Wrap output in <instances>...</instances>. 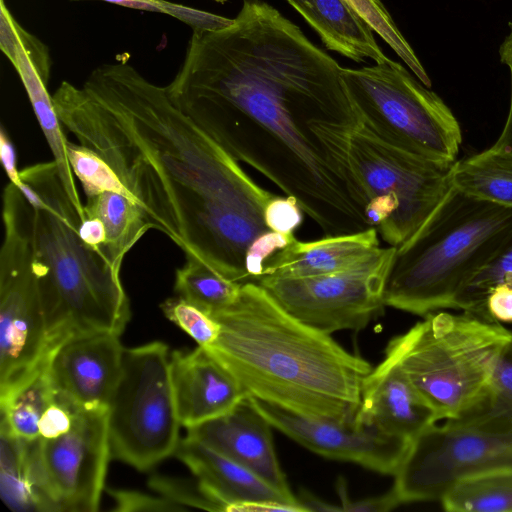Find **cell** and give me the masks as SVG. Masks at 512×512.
<instances>
[{"label": "cell", "instance_id": "obj_1", "mask_svg": "<svg viewBox=\"0 0 512 512\" xmlns=\"http://www.w3.org/2000/svg\"><path fill=\"white\" fill-rule=\"evenodd\" d=\"M342 68L276 8L248 0L227 27L193 30L167 89L230 155L335 236L371 228L354 178L316 134L359 124Z\"/></svg>", "mask_w": 512, "mask_h": 512}, {"label": "cell", "instance_id": "obj_2", "mask_svg": "<svg viewBox=\"0 0 512 512\" xmlns=\"http://www.w3.org/2000/svg\"><path fill=\"white\" fill-rule=\"evenodd\" d=\"M63 127L93 150L134 195L152 229L225 278L251 281L249 253L272 230L275 196L158 86L124 63L97 67L81 88L52 95Z\"/></svg>", "mask_w": 512, "mask_h": 512}, {"label": "cell", "instance_id": "obj_3", "mask_svg": "<svg viewBox=\"0 0 512 512\" xmlns=\"http://www.w3.org/2000/svg\"><path fill=\"white\" fill-rule=\"evenodd\" d=\"M209 315L220 333L205 348L249 397L307 417L354 420L373 368L367 360L294 317L256 281Z\"/></svg>", "mask_w": 512, "mask_h": 512}, {"label": "cell", "instance_id": "obj_4", "mask_svg": "<svg viewBox=\"0 0 512 512\" xmlns=\"http://www.w3.org/2000/svg\"><path fill=\"white\" fill-rule=\"evenodd\" d=\"M20 177L18 188L32 206L35 270L49 352L79 334L121 335L130 307L120 272L81 239V218L56 163L27 166Z\"/></svg>", "mask_w": 512, "mask_h": 512}, {"label": "cell", "instance_id": "obj_5", "mask_svg": "<svg viewBox=\"0 0 512 512\" xmlns=\"http://www.w3.org/2000/svg\"><path fill=\"white\" fill-rule=\"evenodd\" d=\"M512 243V208L453 185L417 231L396 247L385 305L426 316L454 309L466 285Z\"/></svg>", "mask_w": 512, "mask_h": 512}, {"label": "cell", "instance_id": "obj_6", "mask_svg": "<svg viewBox=\"0 0 512 512\" xmlns=\"http://www.w3.org/2000/svg\"><path fill=\"white\" fill-rule=\"evenodd\" d=\"M512 331L462 312H433L393 337L394 362L441 420H456L482 397Z\"/></svg>", "mask_w": 512, "mask_h": 512}, {"label": "cell", "instance_id": "obj_7", "mask_svg": "<svg viewBox=\"0 0 512 512\" xmlns=\"http://www.w3.org/2000/svg\"><path fill=\"white\" fill-rule=\"evenodd\" d=\"M328 146L345 163L366 200L367 223L389 246L406 242L452 186L454 164L417 156L358 124Z\"/></svg>", "mask_w": 512, "mask_h": 512}, {"label": "cell", "instance_id": "obj_8", "mask_svg": "<svg viewBox=\"0 0 512 512\" xmlns=\"http://www.w3.org/2000/svg\"><path fill=\"white\" fill-rule=\"evenodd\" d=\"M341 77L359 124L373 135L425 159L454 164L460 125L444 101L400 63L388 58Z\"/></svg>", "mask_w": 512, "mask_h": 512}, {"label": "cell", "instance_id": "obj_9", "mask_svg": "<svg viewBox=\"0 0 512 512\" xmlns=\"http://www.w3.org/2000/svg\"><path fill=\"white\" fill-rule=\"evenodd\" d=\"M0 250V402L49 362L45 319L35 270L32 206L9 182L3 191Z\"/></svg>", "mask_w": 512, "mask_h": 512}, {"label": "cell", "instance_id": "obj_10", "mask_svg": "<svg viewBox=\"0 0 512 512\" xmlns=\"http://www.w3.org/2000/svg\"><path fill=\"white\" fill-rule=\"evenodd\" d=\"M180 426L168 346L154 341L124 348L120 377L108 404L112 457L148 470L174 455Z\"/></svg>", "mask_w": 512, "mask_h": 512}, {"label": "cell", "instance_id": "obj_11", "mask_svg": "<svg viewBox=\"0 0 512 512\" xmlns=\"http://www.w3.org/2000/svg\"><path fill=\"white\" fill-rule=\"evenodd\" d=\"M396 247H381L361 263L304 278L256 280L286 311L328 334L360 330L384 309L385 287Z\"/></svg>", "mask_w": 512, "mask_h": 512}, {"label": "cell", "instance_id": "obj_12", "mask_svg": "<svg viewBox=\"0 0 512 512\" xmlns=\"http://www.w3.org/2000/svg\"><path fill=\"white\" fill-rule=\"evenodd\" d=\"M502 466H512V433L444 421L410 442L391 489L401 505L440 501L462 478Z\"/></svg>", "mask_w": 512, "mask_h": 512}, {"label": "cell", "instance_id": "obj_13", "mask_svg": "<svg viewBox=\"0 0 512 512\" xmlns=\"http://www.w3.org/2000/svg\"><path fill=\"white\" fill-rule=\"evenodd\" d=\"M35 473L50 512H94L111 455L108 407L77 406L71 427L29 441Z\"/></svg>", "mask_w": 512, "mask_h": 512}, {"label": "cell", "instance_id": "obj_14", "mask_svg": "<svg viewBox=\"0 0 512 512\" xmlns=\"http://www.w3.org/2000/svg\"><path fill=\"white\" fill-rule=\"evenodd\" d=\"M248 399L273 428L306 449L380 474L396 473L411 442L354 421L307 417L253 397Z\"/></svg>", "mask_w": 512, "mask_h": 512}, {"label": "cell", "instance_id": "obj_15", "mask_svg": "<svg viewBox=\"0 0 512 512\" xmlns=\"http://www.w3.org/2000/svg\"><path fill=\"white\" fill-rule=\"evenodd\" d=\"M120 334L73 336L50 354L48 371L55 390L82 407H108L121 373Z\"/></svg>", "mask_w": 512, "mask_h": 512}, {"label": "cell", "instance_id": "obj_16", "mask_svg": "<svg viewBox=\"0 0 512 512\" xmlns=\"http://www.w3.org/2000/svg\"><path fill=\"white\" fill-rule=\"evenodd\" d=\"M0 47L12 62L26 89L30 103L46 138L53 161L68 196L80 195L67 153L68 139L57 115L53 97L48 91L50 57L48 48L27 32L13 17L4 0L0 1Z\"/></svg>", "mask_w": 512, "mask_h": 512}, {"label": "cell", "instance_id": "obj_17", "mask_svg": "<svg viewBox=\"0 0 512 512\" xmlns=\"http://www.w3.org/2000/svg\"><path fill=\"white\" fill-rule=\"evenodd\" d=\"M272 428L247 397L226 414L187 429L186 436L243 465L288 497L298 499L280 466Z\"/></svg>", "mask_w": 512, "mask_h": 512}, {"label": "cell", "instance_id": "obj_18", "mask_svg": "<svg viewBox=\"0 0 512 512\" xmlns=\"http://www.w3.org/2000/svg\"><path fill=\"white\" fill-rule=\"evenodd\" d=\"M353 421L412 441L440 419L397 365L384 356L363 382Z\"/></svg>", "mask_w": 512, "mask_h": 512}, {"label": "cell", "instance_id": "obj_19", "mask_svg": "<svg viewBox=\"0 0 512 512\" xmlns=\"http://www.w3.org/2000/svg\"><path fill=\"white\" fill-rule=\"evenodd\" d=\"M170 377L178 418L186 429L226 414L249 397L203 346L172 352Z\"/></svg>", "mask_w": 512, "mask_h": 512}, {"label": "cell", "instance_id": "obj_20", "mask_svg": "<svg viewBox=\"0 0 512 512\" xmlns=\"http://www.w3.org/2000/svg\"><path fill=\"white\" fill-rule=\"evenodd\" d=\"M174 455L195 475L203 493L219 511L241 512L255 503H287L306 511L299 499L285 495L262 477L209 446L186 436Z\"/></svg>", "mask_w": 512, "mask_h": 512}, {"label": "cell", "instance_id": "obj_21", "mask_svg": "<svg viewBox=\"0 0 512 512\" xmlns=\"http://www.w3.org/2000/svg\"><path fill=\"white\" fill-rule=\"evenodd\" d=\"M378 234L371 227L314 241L295 238L266 262L261 277L304 278L351 268L381 248Z\"/></svg>", "mask_w": 512, "mask_h": 512}, {"label": "cell", "instance_id": "obj_22", "mask_svg": "<svg viewBox=\"0 0 512 512\" xmlns=\"http://www.w3.org/2000/svg\"><path fill=\"white\" fill-rule=\"evenodd\" d=\"M316 31L325 46L355 62L388 59L372 28L344 0H286Z\"/></svg>", "mask_w": 512, "mask_h": 512}, {"label": "cell", "instance_id": "obj_23", "mask_svg": "<svg viewBox=\"0 0 512 512\" xmlns=\"http://www.w3.org/2000/svg\"><path fill=\"white\" fill-rule=\"evenodd\" d=\"M84 211L86 217H95L103 222L107 233L105 258L121 272L125 255L152 229L142 208L134 199L107 190L87 197Z\"/></svg>", "mask_w": 512, "mask_h": 512}, {"label": "cell", "instance_id": "obj_24", "mask_svg": "<svg viewBox=\"0 0 512 512\" xmlns=\"http://www.w3.org/2000/svg\"><path fill=\"white\" fill-rule=\"evenodd\" d=\"M1 498L17 512H50L31 457L30 443L0 429Z\"/></svg>", "mask_w": 512, "mask_h": 512}, {"label": "cell", "instance_id": "obj_25", "mask_svg": "<svg viewBox=\"0 0 512 512\" xmlns=\"http://www.w3.org/2000/svg\"><path fill=\"white\" fill-rule=\"evenodd\" d=\"M452 185L477 199L512 208V156L491 147L452 168Z\"/></svg>", "mask_w": 512, "mask_h": 512}, {"label": "cell", "instance_id": "obj_26", "mask_svg": "<svg viewBox=\"0 0 512 512\" xmlns=\"http://www.w3.org/2000/svg\"><path fill=\"white\" fill-rule=\"evenodd\" d=\"M440 502L449 512H512V466L466 476Z\"/></svg>", "mask_w": 512, "mask_h": 512}, {"label": "cell", "instance_id": "obj_27", "mask_svg": "<svg viewBox=\"0 0 512 512\" xmlns=\"http://www.w3.org/2000/svg\"><path fill=\"white\" fill-rule=\"evenodd\" d=\"M445 421L489 432L512 433V338L479 401L460 418Z\"/></svg>", "mask_w": 512, "mask_h": 512}, {"label": "cell", "instance_id": "obj_28", "mask_svg": "<svg viewBox=\"0 0 512 512\" xmlns=\"http://www.w3.org/2000/svg\"><path fill=\"white\" fill-rule=\"evenodd\" d=\"M55 396L47 364L27 384L0 402V429L26 441L35 440L40 418Z\"/></svg>", "mask_w": 512, "mask_h": 512}, {"label": "cell", "instance_id": "obj_29", "mask_svg": "<svg viewBox=\"0 0 512 512\" xmlns=\"http://www.w3.org/2000/svg\"><path fill=\"white\" fill-rule=\"evenodd\" d=\"M243 284L225 278L195 258H186L176 271L174 288L178 297L211 314L231 305Z\"/></svg>", "mask_w": 512, "mask_h": 512}, {"label": "cell", "instance_id": "obj_30", "mask_svg": "<svg viewBox=\"0 0 512 512\" xmlns=\"http://www.w3.org/2000/svg\"><path fill=\"white\" fill-rule=\"evenodd\" d=\"M388 46L425 86L431 80L411 45L407 42L381 0H344Z\"/></svg>", "mask_w": 512, "mask_h": 512}, {"label": "cell", "instance_id": "obj_31", "mask_svg": "<svg viewBox=\"0 0 512 512\" xmlns=\"http://www.w3.org/2000/svg\"><path fill=\"white\" fill-rule=\"evenodd\" d=\"M66 153L71 169L80 180L86 197L109 190L124 194L136 201L117 173L96 152L81 144L67 141Z\"/></svg>", "mask_w": 512, "mask_h": 512}, {"label": "cell", "instance_id": "obj_32", "mask_svg": "<svg viewBox=\"0 0 512 512\" xmlns=\"http://www.w3.org/2000/svg\"><path fill=\"white\" fill-rule=\"evenodd\" d=\"M499 285L512 287V243L466 285L455 299L454 309L491 321L485 299L488 292Z\"/></svg>", "mask_w": 512, "mask_h": 512}, {"label": "cell", "instance_id": "obj_33", "mask_svg": "<svg viewBox=\"0 0 512 512\" xmlns=\"http://www.w3.org/2000/svg\"><path fill=\"white\" fill-rule=\"evenodd\" d=\"M165 316L184 330L199 346L213 344L219 336V324L206 312L180 297L161 304Z\"/></svg>", "mask_w": 512, "mask_h": 512}, {"label": "cell", "instance_id": "obj_34", "mask_svg": "<svg viewBox=\"0 0 512 512\" xmlns=\"http://www.w3.org/2000/svg\"><path fill=\"white\" fill-rule=\"evenodd\" d=\"M149 485L158 495L184 509L192 507L219 511L218 507L203 493L198 482L193 484L178 478L156 475L150 479Z\"/></svg>", "mask_w": 512, "mask_h": 512}, {"label": "cell", "instance_id": "obj_35", "mask_svg": "<svg viewBox=\"0 0 512 512\" xmlns=\"http://www.w3.org/2000/svg\"><path fill=\"white\" fill-rule=\"evenodd\" d=\"M303 213L295 198L275 195L266 205L265 223L272 231L294 235L302 223Z\"/></svg>", "mask_w": 512, "mask_h": 512}, {"label": "cell", "instance_id": "obj_36", "mask_svg": "<svg viewBox=\"0 0 512 512\" xmlns=\"http://www.w3.org/2000/svg\"><path fill=\"white\" fill-rule=\"evenodd\" d=\"M108 493L114 500L113 511H183V507L172 503L162 496H151L133 490L110 489Z\"/></svg>", "mask_w": 512, "mask_h": 512}, {"label": "cell", "instance_id": "obj_37", "mask_svg": "<svg viewBox=\"0 0 512 512\" xmlns=\"http://www.w3.org/2000/svg\"><path fill=\"white\" fill-rule=\"evenodd\" d=\"M337 489L340 499V511L385 512L393 510L401 505L392 489L380 496L369 497L357 501H353L348 497L346 483L343 479L338 481Z\"/></svg>", "mask_w": 512, "mask_h": 512}, {"label": "cell", "instance_id": "obj_38", "mask_svg": "<svg viewBox=\"0 0 512 512\" xmlns=\"http://www.w3.org/2000/svg\"><path fill=\"white\" fill-rule=\"evenodd\" d=\"M499 56L501 62L508 67L510 73V104L501 134L491 148L512 156V21L509 22L508 35L500 45Z\"/></svg>", "mask_w": 512, "mask_h": 512}, {"label": "cell", "instance_id": "obj_39", "mask_svg": "<svg viewBox=\"0 0 512 512\" xmlns=\"http://www.w3.org/2000/svg\"><path fill=\"white\" fill-rule=\"evenodd\" d=\"M128 8L161 12L173 16L186 24H189L194 15V8L165 0H101Z\"/></svg>", "mask_w": 512, "mask_h": 512}, {"label": "cell", "instance_id": "obj_40", "mask_svg": "<svg viewBox=\"0 0 512 512\" xmlns=\"http://www.w3.org/2000/svg\"><path fill=\"white\" fill-rule=\"evenodd\" d=\"M485 308L491 321L512 323V287L499 285L492 288L486 296Z\"/></svg>", "mask_w": 512, "mask_h": 512}, {"label": "cell", "instance_id": "obj_41", "mask_svg": "<svg viewBox=\"0 0 512 512\" xmlns=\"http://www.w3.org/2000/svg\"><path fill=\"white\" fill-rule=\"evenodd\" d=\"M81 239L104 257L107 233L103 222L95 217H86L79 226ZM110 264V263H109Z\"/></svg>", "mask_w": 512, "mask_h": 512}, {"label": "cell", "instance_id": "obj_42", "mask_svg": "<svg viewBox=\"0 0 512 512\" xmlns=\"http://www.w3.org/2000/svg\"><path fill=\"white\" fill-rule=\"evenodd\" d=\"M0 157L10 182L20 187L22 181L17 168L16 150L4 128L0 129Z\"/></svg>", "mask_w": 512, "mask_h": 512}, {"label": "cell", "instance_id": "obj_43", "mask_svg": "<svg viewBox=\"0 0 512 512\" xmlns=\"http://www.w3.org/2000/svg\"><path fill=\"white\" fill-rule=\"evenodd\" d=\"M214 1H216V2H220V3H223V2H225L226 0H214Z\"/></svg>", "mask_w": 512, "mask_h": 512}]
</instances>
